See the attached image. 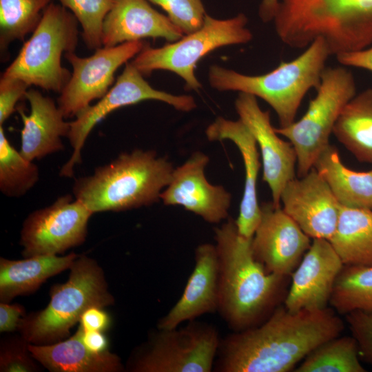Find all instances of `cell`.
I'll return each instance as SVG.
<instances>
[{
	"instance_id": "cell-18",
	"label": "cell",
	"mask_w": 372,
	"mask_h": 372,
	"mask_svg": "<svg viewBox=\"0 0 372 372\" xmlns=\"http://www.w3.org/2000/svg\"><path fill=\"white\" fill-rule=\"evenodd\" d=\"M343 267L328 240L314 238L292 273L285 307L292 312L327 308Z\"/></svg>"
},
{
	"instance_id": "cell-14",
	"label": "cell",
	"mask_w": 372,
	"mask_h": 372,
	"mask_svg": "<svg viewBox=\"0 0 372 372\" xmlns=\"http://www.w3.org/2000/svg\"><path fill=\"white\" fill-rule=\"evenodd\" d=\"M261 217L252 237L254 255L272 273L291 274L311 246V238L272 201L262 203Z\"/></svg>"
},
{
	"instance_id": "cell-4",
	"label": "cell",
	"mask_w": 372,
	"mask_h": 372,
	"mask_svg": "<svg viewBox=\"0 0 372 372\" xmlns=\"http://www.w3.org/2000/svg\"><path fill=\"white\" fill-rule=\"evenodd\" d=\"M174 169L168 158L155 151L137 149L76 179L73 194L93 213L149 206L161 200Z\"/></svg>"
},
{
	"instance_id": "cell-21",
	"label": "cell",
	"mask_w": 372,
	"mask_h": 372,
	"mask_svg": "<svg viewBox=\"0 0 372 372\" xmlns=\"http://www.w3.org/2000/svg\"><path fill=\"white\" fill-rule=\"evenodd\" d=\"M209 141L229 140L239 149L245 167V187L239 214L235 220L239 234L252 238L261 217L258 201L257 180L261 166L260 154L255 138L240 120L231 121L218 117L205 130Z\"/></svg>"
},
{
	"instance_id": "cell-12",
	"label": "cell",
	"mask_w": 372,
	"mask_h": 372,
	"mask_svg": "<svg viewBox=\"0 0 372 372\" xmlns=\"http://www.w3.org/2000/svg\"><path fill=\"white\" fill-rule=\"evenodd\" d=\"M94 213L71 195L58 198L35 210L24 220L21 231L22 255L29 258L57 255L83 243Z\"/></svg>"
},
{
	"instance_id": "cell-32",
	"label": "cell",
	"mask_w": 372,
	"mask_h": 372,
	"mask_svg": "<svg viewBox=\"0 0 372 372\" xmlns=\"http://www.w3.org/2000/svg\"><path fill=\"white\" fill-rule=\"evenodd\" d=\"M76 17L82 28V37L87 48L96 50L103 46V21L113 6V0H58Z\"/></svg>"
},
{
	"instance_id": "cell-28",
	"label": "cell",
	"mask_w": 372,
	"mask_h": 372,
	"mask_svg": "<svg viewBox=\"0 0 372 372\" xmlns=\"http://www.w3.org/2000/svg\"><path fill=\"white\" fill-rule=\"evenodd\" d=\"M329 304L343 315L354 311L372 313V266L344 265Z\"/></svg>"
},
{
	"instance_id": "cell-2",
	"label": "cell",
	"mask_w": 372,
	"mask_h": 372,
	"mask_svg": "<svg viewBox=\"0 0 372 372\" xmlns=\"http://www.w3.org/2000/svg\"><path fill=\"white\" fill-rule=\"evenodd\" d=\"M218 258L217 313L234 332L260 324L276 308L282 277L269 272L254 255L251 240L229 217L214 229Z\"/></svg>"
},
{
	"instance_id": "cell-39",
	"label": "cell",
	"mask_w": 372,
	"mask_h": 372,
	"mask_svg": "<svg viewBox=\"0 0 372 372\" xmlns=\"http://www.w3.org/2000/svg\"><path fill=\"white\" fill-rule=\"evenodd\" d=\"M335 57L344 66L357 68L372 72V44L360 50L339 54Z\"/></svg>"
},
{
	"instance_id": "cell-30",
	"label": "cell",
	"mask_w": 372,
	"mask_h": 372,
	"mask_svg": "<svg viewBox=\"0 0 372 372\" xmlns=\"http://www.w3.org/2000/svg\"><path fill=\"white\" fill-rule=\"evenodd\" d=\"M52 0H0V48L23 41L39 24Z\"/></svg>"
},
{
	"instance_id": "cell-7",
	"label": "cell",
	"mask_w": 372,
	"mask_h": 372,
	"mask_svg": "<svg viewBox=\"0 0 372 372\" xmlns=\"http://www.w3.org/2000/svg\"><path fill=\"white\" fill-rule=\"evenodd\" d=\"M78 21L61 4L52 2L30 38L1 76L17 78L29 86L61 93L72 73L61 65L63 53L74 52L79 40Z\"/></svg>"
},
{
	"instance_id": "cell-19",
	"label": "cell",
	"mask_w": 372,
	"mask_h": 372,
	"mask_svg": "<svg viewBox=\"0 0 372 372\" xmlns=\"http://www.w3.org/2000/svg\"><path fill=\"white\" fill-rule=\"evenodd\" d=\"M218 302V258L214 244L205 242L194 251V266L182 295L159 319L156 327L171 329L217 313Z\"/></svg>"
},
{
	"instance_id": "cell-15",
	"label": "cell",
	"mask_w": 372,
	"mask_h": 372,
	"mask_svg": "<svg viewBox=\"0 0 372 372\" xmlns=\"http://www.w3.org/2000/svg\"><path fill=\"white\" fill-rule=\"evenodd\" d=\"M209 156L195 152L181 165L174 169L168 185L160 198L165 205H179L211 224L227 220L231 194L222 185L211 184L205 169Z\"/></svg>"
},
{
	"instance_id": "cell-22",
	"label": "cell",
	"mask_w": 372,
	"mask_h": 372,
	"mask_svg": "<svg viewBox=\"0 0 372 372\" xmlns=\"http://www.w3.org/2000/svg\"><path fill=\"white\" fill-rule=\"evenodd\" d=\"M25 97L29 102L28 115L19 110L23 122L19 152L32 161L64 149L61 137L68 136L70 122L55 102L33 88L27 90Z\"/></svg>"
},
{
	"instance_id": "cell-38",
	"label": "cell",
	"mask_w": 372,
	"mask_h": 372,
	"mask_svg": "<svg viewBox=\"0 0 372 372\" xmlns=\"http://www.w3.org/2000/svg\"><path fill=\"white\" fill-rule=\"evenodd\" d=\"M103 309L92 307L85 310L80 318V326L84 330L105 331L110 325V318Z\"/></svg>"
},
{
	"instance_id": "cell-26",
	"label": "cell",
	"mask_w": 372,
	"mask_h": 372,
	"mask_svg": "<svg viewBox=\"0 0 372 372\" xmlns=\"http://www.w3.org/2000/svg\"><path fill=\"white\" fill-rule=\"evenodd\" d=\"M329 241L344 265L372 266V209L341 206Z\"/></svg>"
},
{
	"instance_id": "cell-17",
	"label": "cell",
	"mask_w": 372,
	"mask_h": 372,
	"mask_svg": "<svg viewBox=\"0 0 372 372\" xmlns=\"http://www.w3.org/2000/svg\"><path fill=\"white\" fill-rule=\"evenodd\" d=\"M280 203L286 214L310 238L329 240L333 235L341 205L314 167L285 185Z\"/></svg>"
},
{
	"instance_id": "cell-36",
	"label": "cell",
	"mask_w": 372,
	"mask_h": 372,
	"mask_svg": "<svg viewBox=\"0 0 372 372\" xmlns=\"http://www.w3.org/2000/svg\"><path fill=\"white\" fill-rule=\"evenodd\" d=\"M29 87L20 79L1 77L0 125L12 114L17 103L22 96H25Z\"/></svg>"
},
{
	"instance_id": "cell-40",
	"label": "cell",
	"mask_w": 372,
	"mask_h": 372,
	"mask_svg": "<svg viewBox=\"0 0 372 372\" xmlns=\"http://www.w3.org/2000/svg\"><path fill=\"white\" fill-rule=\"evenodd\" d=\"M81 328V339L85 346L94 353H102L107 350L108 341L103 332L84 330Z\"/></svg>"
},
{
	"instance_id": "cell-27",
	"label": "cell",
	"mask_w": 372,
	"mask_h": 372,
	"mask_svg": "<svg viewBox=\"0 0 372 372\" xmlns=\"http://www.w3.org/2000/svg\"><path fill=\"white\" fill-rule=\"evenodd\" d=\"M333 134L357 160L372 164V88L355 94L347 103Z\"/></svg>"
},
{
	"instance_id": "cell-3",
	"label": "cell",
	"mask_w": 372,
	"mask_h": 372,
	"mask_svg": "<svg viewBox=\"0 0 372 372\" xmlns=\"http://www.w3.org/2000/svg\"><path fill=\"white\" fill-rule=\"evenodd\" d=\"M276 32L291 48L321 38L331 55L372 44V0H278Z\"/></svg>"
},
{
	"instance_id": "cell-16",
	"label": "cell",
	"mask_w": 372,
	"mask_h": 372,
	"mask_svg": "<svg viewBox=\"0 0 372 372\" xmlns=\"http://www.w3.org/2000/svg\"><path fill=\"white\" fill-rule=\"evenodd\" d=\"M235 108L256 139L262 157V179L270 189L272 202L279 206L284 187L296 177V150L289 141L278 136L271 123L269 112L260 108L256 96L239 92Z\"/></svg>"
},
{
	"instance_id": "cell-33",
	"label": "cell",
	"mask_w": 372,
	"mask_h": 372,
	"mask_svg": "<svg viewBox=\"0 0 372 372\" xmlns=\"http://www.w3.org/2000/svg\"><path fill=\"white\" fill-rule=\"evenodd\" d=\"M160 6L167 17L185 34L199 30L206 12L201 0H147Z\"/></svg>"
},
{
	"instance_id": "cell-20",
	"label": "cell",
	"mask_w": 372,
	"mask_h": 372,
	"mask_svg": "<svg viewBox=\"0 0 372 372\" xmlns=\"http://www.w3.org/2000/svg\"><path fill=\"white\" fill-rule=\"evenodd\" d=\"M184 36L165 16L152 8L147 0H113L102 30L104 47L144 38H163L172 43Z\"/></svg>"
},
{
	"instance_id": "cell-34",
	"label": "cell",
	"mask_w": 372,
	"mask_h": 372,
	"mask_svg": "<svg viewBox=\"0 0 372 372\" xmlns=\"http://www.w3.org/2000/svg\"><path fill=\"white\" fill-rule=\"evenodd\" d=\"M28 343L21 337L20 340L11 341L1 346L0 371L6 372H30L37 370L31 359Z\"/></svg>"
},
{
	"instance_id": "cell-6",
	"label": "cell",
	"mask_w": 372,
	"mask_h": 372,
	"mask_svg": "<svg viewBox=\"0 0 372 372\" xmlns=\"http://www.w3.org/2000/svg\"><path fill=\"white\" fill-rule=\"evenodd\" d=\"M69 269L67 282L52 287L48 306L22 318L18 330L28 343L61 341L88 308L114 304L103 271L94 260L78 256Z\"/></svg>"
},
{
	"instance_id": "cell-8",
	"label": "cell",
	"mask_w": 372,
	"mask_h": 372,
	"mask_svg": "<svg viewBox=\"0 0 372 372\" xmlns=\"http://www.w3.org/2000/svg\"><path fill=\"white\" fill-rule=\"evenodd\" d=\"M316 91L300 119L288 126L275 128L296 150L298 177L313 167L318 156L330 145L329 137L341 112L356 94L355 79L345 68H326Z\"/></svg>"
},
{
	"instance_id": "cell-1",
	"label": "cell",
	"mask_w": 372,
	"mask_h": 372,
	"mask_svg": "<svg viewBox=\"0 0 372 372\" xmlns=\"http://www.w3.org/2000/svg\"><path fill=\"white\" fill-rule=\"evenodd\" d=\"M343 329V321L332 309L292 312L278 307L260 324L221 338L213 371H293Z\"/></svg>"
},
{
	"instance_id": "cell-10",
	"label": "cell",
	"mask_w": 372,
	"mask_h": 372,
	"mask_svg": "<svg viewBox=\"0 0 372 372\" xmlns=\"http://www.w3.org/2000/svg\"><path fill=\"white\" fill-rule=\"evenodd\" d=\"M221 337L212 324L197 320L171 329L156 327L127 362L133 372H211Z\"/></svg>"
},
{
	"instance_id": "cell-11",
	"label": "cell",
	"mask_w": 372,
	"mask_h": 372,
	"mask_svg": "<svg viewBox=\"0 0 372 372\" xmlns=\"http://www.w3.org/2000/svg\"><path fill=\"white\" fill-rule=\"evenodd\" d=\"M145 100L164 102L182 112L196 107L194 99L189 95H174L152 87L143 75L131 63L125 67L106 94L99 102L90 105L70 122L68 138L73 148L72 156L62 167L60 176L72 177L74 167L81 162V150L93 127L112 112Z\"/></svg>"
},
{
	"instance_id": "cell-41",
	"label": "cell",
	"mask_w": 372,
	"mask_h": 372,
	"mask_svg": "<svg viewBox=\"0 0 372 372\" xmlns=\"http://www.w3.org/2000/svg\"><path fill=\"white\" fill-rule=\"evenodd\" d=\"M278 6V0H262L259 8V16L262 21H273Z\"/></svg>"
},
{
	"instance_id": "cell-35",
	"label": "cell",
	"mask_w": 372,
	"mask_h": 372,
	"mask_svg": "<svg viewBox=\"0 0 372 372\" xmlns=\"http://www.w3.org/2000/svg\"><path fill=\"white\" fill-rule=\"evenodd\" d=\"M345 318L358 343L359 355L372 366V313L354 311L346 314Z\"/></svg>"
},
{
	"instance_id": "cell-37",
	"label": "cell",
	"mask_w": 372,
	"mask_h": 372,
	"mask_svg": "<svg viewBox=\"0 0 372 372\" xmlns=\"http://www.w3.org/2000/svg\"><path fill=\"white\" fill-rule=\"evenodd\" d=\"M25 316V309L19 304H10L1 302L0 304V331L10 332L19 329L22 318Z\"/></svg>"
},
{
	"instance_id": "cell-9",
	"label": "cell",
	"mask_w": 372,
	"mask_h": 372,
	"mask_svg": "<svg viewBox=\"0 0 372 372\" xmlns=\"http://www.w3.org/2000/svg\"><path fill=\"white\" fill-rule=\"evenodd\" d=\"M247 22L243 13L227 19L206 14L197 31L161 48L146 45L130 63L143 76L157 70L174 72L184 80L187 90H198L201 84L194 70L198 61L216 48L249 42L253 34L246 27Z\"/></svg>"
},
{
	"instance_id": "cell-29",
	"label": "cell",
	"mask_w": 372,
	"mask_h": 372,
	"mask_svg": "<svg viewBox=\"0 0 372 372\" xmlns=\"http://www.w3.org/2000/svg\"><path fill=\"white\" fill-rule=\"evenodd\" d=\"M355 339L338 336L322 344L293 370L296 372H365Z\"/></svg>"
},
{
	"instance_id": "cell-25",
	"label": "cell",
	"mask_w": 372,
	"mask_h": 372,
	"mask_svg": "<svg viewBox=\"0 0 372 372\" xmlns=\"http://www.w3.org/2000/svg\"><path fill=\"white\" fill-rule=\"evenodd\" d=\"M313 167L342 207L372 209V169L358 172L348 168L331 145L320 153Z\"/></svg>"
},
{
	"instance_id": "cell-23",
	"label": "cell",
	"mask_w": 372,
	"mask_h": 372,
	"mask_svg": "<svg viewBox=\"0 0 372 372\" xmlns=\"http://www.w3.org/2000/svg\"><path fill=\"white\" fill-rule=\"evenodd\" d=\"M32 358L54 372H118L123 369L119 357L109 350L94 353L81 339V328L63 341L28 345Z\"/></svg>"
},
{
	"instance_id": "cell-24",
	"label": "cell",
	"mask_w": 372,
	"mask_h": 372,
	"mask_svg": "<svg viewBox=\"0 0 372 372\" xmlns=\"http://www.w3.org/2000/svg\"><path fill=\"white\" fill-rule=\"evenodd\" d=\"M78 257L42 255L14 260L0 259V300L8 302L17 296L36 291L48 278L70 269Z\"/></svg>"
},
{
	"instance_id": "cell-5",
	"label": "cell",
	"mask_w": 372,
	"mask_h": 372,
	"mask_svg": "<svg viewBox=\"0 0 372 372\" xmlns=\"http://www.w3.org/2000/svg\"><path fill=\"white\" fill-rule=\"evenodd\" d=\"M330 55L327 43L318 38L298 56L268 73L251 76L213 65L208 79L218 91H238L264 100L276 113L279 127H286L295 121L306 94L319 87Z\"/></svg>"
},
{
	"instance_id": "cell-13",
	"label": "cell",
	"mask_w": 372,
	"mask_h": 372,
	"mask_svg": "<svg viewBox=\"0 0 372 372\" xmlns=\"http://www.w3.org/2000/svg\"><path fill=\"white\" fill-rule=\"evenodd\" d=\"M145 46L142 41H135L114 47L102 46L88 57H80L74 52L65 53L72 72L58 99V106L64 117L76 116L92 101L103 97L114 82L117 69Z\"/></svg>"
},
{
	"instance_id": "cell-31",
	"label": "cell",
	"mask_w": 372,
	"mask_h": 372,
	"mask_svg": "<svg viewBox=\"0 0 372 372\" xmlns=\"http://www.w3.org/2000/svg\"><path fill=\"white\" fill-rule=\"evenodd\" d=\"M38 167L17 152L0 125V189L8 197L18 198L39 180Z\"/></svg>"
}]
</instances>
